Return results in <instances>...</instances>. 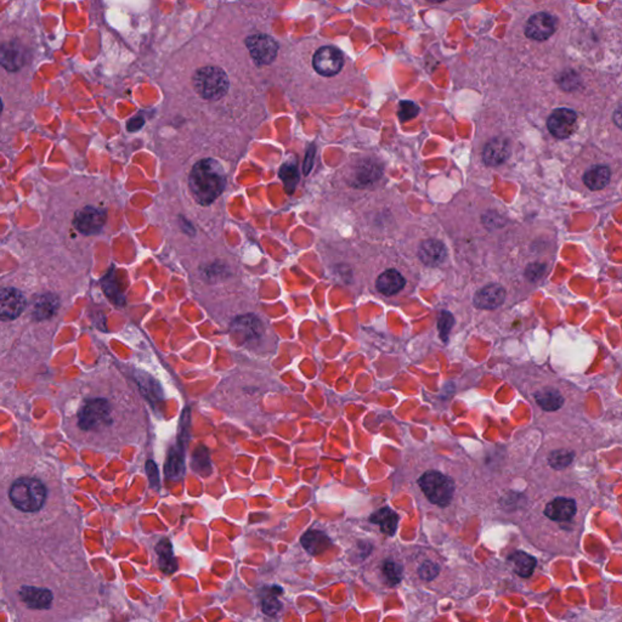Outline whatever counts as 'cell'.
<instances>
[{"label":"cell","instance_id":"cell-1","mask_svg":"<svg viewBox=\"0 0 622 622\" xmlns=\"http://www.w3.org/2000/svg\"><path fill=\"white\" fill-rule=\"evenodd\" d=\"M189 187L191 195L201 205L213 203L227 187L224 167L215 160L205 158L192 167Z\"/></svg>","mask_w":622,"mask_h":622},{"label":"cell","instance_id":"cell-2","mask_svg":"<svg viewBox=\"0 0 622 622\" xmlns=\"http://www.w3.org/2000/svg\"><path fill=\"white\" fill-rule=\"evenodd\" d=\"M48 496L47 488L40 479H18L10 486L9 498L15 508L25 513H35L42 509Z\"/></svg>","mask_w":622,"mask_h":622},{"label":"cell","instance_id":"cell-3","mask_svg":"<svg viewBox=\"0 0 622 622\" xmlns=\"http://www.w3.org/2000/svg\"><path fill=\"white\" fill-rule=\"evenodd\" d=\"M197 94L205 100H219L229 90L227 73L215 66H207L197 70L192 79Z\"/></svg>","mask_w":622,"mask_h":622},{"label":"cell","instance_id":"cell-4","mask_svg":"<svg viewBox=\"0 0 622 622\" xmlns=\"http://www.w3.org/2000/svg\"><path fill=\"white\" fill-rule=\"evenodd\" d=\"M418 485L431 503L439 507H448L453 498L455 484L453 479L438 470H428L418 479Z\"/></svg>","mask_w":622,"mask_h":622},{"label":"cell","instance_id":"cell-5","mask_svg":"<svg viewBox=\"0 0 622 622\" xmlns=\"http://www.w3.org/2000/svg\"><path fill=\"white\" fill-rule=\"evenodd\" d=\"M112 423L111 406L104 397L85 401L78 411V426L84 431H97Z\"/></svg>","mask_w":622,"mask_h":622},{"label":"cell","instance_id":"cell-6","mask_svg":"<svg viewBox=\"0 0 622 622\" xmlns=\"http://www.w3.org/2000/svg\"><path fill=\"white\" fill-rule=\"evenodd\" d=\"M249 54L258 65H269L274 61L279 52V45L270 35H251L246 40Z\"/></svg>","mask_w":622,"mask_h":622},{"label":"cell","instance_id":"cell-7","mask_svg":"<svg viewBox=\"0 0 622 622\" xmlns=\"http://www.w3.org/2000/svg\"><path fill=\"white\" fill-rule=\"evenodd\" d=\"M107 220L106 210L95 207H85L74 217V227L83 235H95L102 230Z\"/></svg>","mask_w":622,"mask_h":622},{"label":"cell","instance_id":"cell-8","mask_svg":"<svg viewBox=\"0 0 622 622\" xmlns=\"http://www.w3.org/2000/svg\"><path fill=\"white\" fill-rule=\"evenodd\" d=\"M313 65L318 74L332 77L338 73L343 67V54L333 47H322L315 52Z\"/></svg>","mask_w":622,"mask_h":622},{"label":"cell","instance_id":"cell-9","mask_svg":"<svg viewBox=\"0 0 622 622\" xmlns=\"http://www.w3.org/2000/svg\"><path fill=\"white\" fill-rule=\"evenodd\" d=\"M547 126L553 136L566 139L574 134L578 128V114L570 109H556L549 116Z\"/></svg>","mask_w":622,"mask_h":622},{"label":"cell","instance_id":"cell-10","mask_svg":"<svg viewBox=\"0 0 622 622\" xmlns=\"http://www.w3.org/2000/svg\"><path fill=\"white\" fill-rule=\"evenodd\" d=\"M557 28V18H554L551 13H537L527 20L525 35L530 40L542 42L549 40L551 35H554Z\"/></svg>","mask_w":622,"mask_h":622},{"label":"cell","instance_id":"cell-11","mask_svg":"<svg viewBox=\"0 0 622 622\" xmlns=\"http://www.w3.org/2000/svg\"><path fill=\"white\" fill-rule=\"evenodd\" d=\"M183 436H180L178 443L172 448L168 457H167L166 463H165V473L166 477L170 480H178L181 478L185 472V448H186L187 431H189V426L183 428Z\"/></svg>","mask_w":622,"mask_h":622},{"label":"cell","instance_id":"cell-12","mask_svg":"<svg viewBox=\"0 0 622 622\" xmlns=\"http://www.w3.org/2000/svg\"><path fill=\"white\" fill-rule=\"evenodd\" d=\"M26 308V298L13 288H3L0 296V315L4 321L18 318Z\"/></svg>","mask_w":622,"mask_h":622},{"label":"cell","instance_id":"cell-13","mask_svg":"<svg viewBox=\"0 0 622 622\" xmlns=\"http://www.w3.org/2000/svg\"><path fill=\"white\" fill-rule=\"evenodd\" d=\"M18 597L26 606L33 610H45L52 606L54 596L48 588L22 586Z\"/></svg>","mask_w":622,"mask_h":622},{"label":"cell","instance_id":"cell-14","mask_svg":"<svg viewBox=\"0 0 622 622\" xmlns=\"http://www.w3.org/2000/svg\"><path fill=\"white\" fill-rule=\"evenodd\" d=\"M506 301L505 288L500 285H489L475 293L474 303L478 309H497Z\"/></svg>","mask_w":622,"mask_h":622},{"label":"cell","instance_id":"cell-15","mask_svg":"<svg viewBox=\"0 0 622 622\" xmlns=\"http://www.w3.org/2000/svg\"><path fill=\"white\" fill-rule=\"evenodd\" d=\"M578 512L576 502L571 498L558 497L551 501L544 508V515L554 522H569Z\"/></svg>","mask_w":622,"mask_h":622},{"label":"cell","instance_id":"cell-16","mask_svg":"<svg viewBox=\"0 0 622 622\" xmlns=\"http://www.w3.org/2000/svg\"><path fill=\"white\" fill-rule=\"evenodd\" d=\"M418 257L426 265H439L446 258V249L444 244L438 239H426L419 246Z\"/></svg>","mask_w":622,"mask_h":622},{"label":"cell","instance_id":"cell-17","mask_svg":"<svg viewBox=\"0 0 622 622\" xmlns=\"http://www.w3.org/2000/svg\"><path fill=\"white\" fill-rule=\"evenodd\" d=\"M510 155V146L507 140L494 139L484 148L483 160L485 165L490 167H496L507 161Z\"/></svg>","mask_w":622,"mask_h":622},{"label":"cell","instance_id":"cell-18","mask_svg":"<svg viewBox=\"0 0 622 622\" xmlns=\"http://www.w3.org/2000/svg\"><path fill=\"white\" fill-rule=\"evenodd\" d=\"M301 546L311 556H318L332 546V541L326 532L320 530H309L301 536Z\"/></svg>","mask_w":622,"mask_h":622},{"label":"cell","instance_id":"cell-19","mask_svg":"<svg viewBox=\"0 0 622 622\" xmlns=\"http://www.w3.org/2000/svg\"><path fill=\"white\" fill-rule=\"evenodd\" d=\"M399 515L389 507H383V508L376 510L374 513L371 514L370 522L374 525H377L383 532L384 535L394 536L397 530L399 525Z\"/></svg>","mask_w":622,"mask_h":622},{"label":"cell","instance_id":"cell-20","mask_svg":"<svg viewBox=\"0 0 622 622\" xmlns=\"http://www.w3.org/2000/svg\"><path fill=\"white\" fill-rule=\"evenodd\" d=\"M405 285L406 281L404 276L399 271L393 269L384 271L376 281L377 289L384 296H394L405 287Z\"/></svg>","mask_w":622,"mask_h":622},{"label":"cell","instance_id":"cell-21","mask_svg":"<svg viewBox=\"0 0 622 622\" xmlns=\"http://www.w3.org/2000/svg\"><path fill=\"white\" fill-rule=\"evenodd\" d=\"M155 551L157 553L158 566H160V569H161L163 574L170 575L177 571L178 564H177L174 551H173V546H172V542H170L169 539H162L156 544Z\"/></svg>","mask_w":622,"mask_h":622},{"label":"cell","instance_id":"cell-22","mask_svg":"<svg viewBox=\"0 0 622 622\" xmlns=\"http://www.w3.org/2000/svg\"><path fill=\"white\" fill-rule=\"evenodd\" d=\"M611 172L606 166H594L583 175V183L585 185L592 190V191H598L603 190L610 181Z\"/></svg>","mask_w":622,"mask_h":622},{"label":"cell","instance_id":"cell-23","mask_svg":"<svg viewBox=\"0 0 622 622\" xmlns=\"http://www.w3.org/2000/svg\"><path fill=\"white\" fill-rule=\"evenodd\" d=\"M509 561L513 566V570L515 574L519 575L520 578H529L532 575L536 568L535 558L527 554V553L517 551L514 552L510 557Z\"/></svg>","mask_w":622,"mask_h":622},{"label":"cell","instance_id":"cell-24","mask_svg":"<svg viewBox=\"0 0 622 622\" xmlns=\"http://www.w3.org/2000/svg\"><path fill=\"white\" fill-rule=\"evenodd\" d=\"M535 400L539 407H542L544 411H557L564 404L563 395L552 388H546L536 392Z\"/></svg>","mask_w":622,"mask_h":622},{"label":"cell","instance_id":"cell-25","mask_svg":"<svg viewBox=\"0 0 622 622\" xmlns=\"http://www.w3.org/2000/svg\"><path fill=\"white\" fill-rule=\"evenodd\" d=\"M59 308V299L52 294L42 296L37 299L33 305V316L37 320H45L52 318Z\"/></svg>","mask_w":622,"mask_h":622},{"label":"cell","instance_id":"cell-26","mask_svg":"<svg viewBox=\"0 0 622 622\" xmlns=\"http://www.w3.org/2000/svg\"><path fill=\"white\" fill-rule=\"evenodd\" d=\"M191 467L197 474L202 475V477H208L212 474L213 468H212V463H210L208 450L205 446H198L193 451L191 457Z\"/></svg>","mask_w":622,"mask_h":622},{"label":"cell","instance_id":"cell-27","mask_svg":"<svg viewBox=\"0 0 622 622\" xmlns=\"http://www.w3.org/2000/svg\"><path fill=\"white\" fill-rule=\"evenodd\" d=\"M280 178L282 180L285 189L288 193L294 191V189L299 181V172H298L296 163H289V162L285 163L280 169Z\"/></svg>","mask_w":622,"mask_h":622},{"label":"cell","instance_id":"cell-28","mask_svg":"<svg viewBox=\"0 0 622 622\" xmlns=\"http://www.w3.org/2000/svg\"><path fill=\"white\" fill-rule=\"evenodd\" d=\"M574 453L571 450H554L549 453V466L554 470H564L568 466H570L571 462L574 461Z\"/></svg>","mask_w":622,"mask_h":622},{"label":"cell","instance_id":"cell-29","mask_svg":"<svg viewBox=\"0 0 622 622\" xmlns=\"http://www.w3.org/2000/svg\"><path fill=\"white\" fill-rule=\"evenodd\" d=\"M382 573L384 578L387 580L388 583L390 585H397L401 582L402 576H404V569L400 564H397L394 561H385L382 566Z\"/></svg>","mask_w":622,"mask_h":622},{"label":"cell","instance_id":"cell-30","mask_svg":"<svg viewBox=\"0 0 622 622\" xmlns=\"http://www.w3.org/2000/svg\"><path fill=\"white\" fill-rule=\"evenodd\" d=\"M455 318L453 313L448 311H443L440 313L439 320H438V330H439L440 338L446 342L448 338L450 332L453 330Z\"/></svg>","mask_w":622,"mask_h":622},{"label":"cell","instance_id":"cell-31","mask_svg":"<svg viewBox=\"0 0 622 622\" xmlns=\"http://www.w3.org/2000/svg\"><path fill=\"white\" fill-rule=\"evenodd\" d=\"M418 114H419V107L417 104H414V101H401L399 104V114H397L401 122H409L414 117H417Z\"/></svg>","mask_w":622,"mask_h":622},{"label":"cell","instance_id":"cell-32","mask_svg":"<svg viewBox=\"0 0 622 622\" xmlns=\"http://www.w3.org/2000/svg\"><path fill=\"white\" fill-rule=\"evenodd\" d=\"M102 286H104V293H106V296L109 297L111 301L116 303V304H123V303H124V298H123L121 292L118 289V286L116 287V282H114V280L111 279L109 275L104 277Z\"/></svg>","mask_w":622,"mask_h":622},{"label":"cell","instance_id":"cell-33","mask_svg":"<svg viewBox=\"0 0 622 622\" xmlns=\"http://www.w3.org/2000/svg\"><path fill=\"white\" fill-rule=\"evenodd\" d=\"M439 573L440 566L431 561H423L422 564L418 568V575L424 581H431V580L436 579Z\"/></svg>","mask_w":622,"mask_h":622},{"label":"cell","instance_id":"cell-34","mask_svg":"<svg viewBox=\"0 0 622 622\" xmlns=\"http://www.w3.org/2000/svg\"><path fill=\"white\" fill-rule=\"evenodd\" d=\"M357 181L362 184H367V181H373V179H377L376 173H379V169L373 165L364 163L359 169H357Z\"/></svg>","mask_w":622,"mask_h":622},{"label":"cell","instance_id":"cell-35","mask_svg":"<svg viewBox=\"0 0 622 622\" xmlns=\"http://www.w3.org/2000/svg\"><path fill=\"white\" fill-rule=\"evenodd\" d=\"M281 609H282V603L276 597H268L261 602V610L268 616H276Z\"/></svg>","mask_w":622,"mask_h":622},{"label":"cell","instance_id":"cell-36","mask_svg":"<svg viewBox=\"0 0 622 622\" xmlns=\"http://www.w3.org/2000/svg\"><path fill=\"white\" fill-rule=\"evenodd\" d=\"M145 470L148 477V483L151 485V488L157 489L160 486V474H158V468L155 462L148 460L145 465Z\"/></svg>","mask_w":622,"mask_h":622},{"label":"cell","instance_id":"cell-37","mask_svg":"<svg viewBox=\"0 0 622 622\" xmlns=\"http://www.w3.org/2000/svg\"><path fill=\"white\" fill-rule=\"evenodd\" d=\"M315 153H316V150H315V146L313 145H310V148H308V151H306V155H305V161H304V174H309L311 169H313V160H315Z\"/></svg>","mask_w":622,"mask_h":622},{"label":"cell","instance_id":"cell-38","mask_svg":"<svg viewBox=\"0 0 622 622\" xmlns=\"http://www.w3.org/2000/svg\"><path fill=\"white\" fill-rule=\"evenodd\" d=\"M143 126H144V119L141 117H135L129 121L126 128H128L129 131H139L140 128Z\"/></svg>","mask_w":622,"mask_h":622},{"label":"cell","instance_id":"cell-39","mask_svg":"<svg viewBox=\"0 0 622 622\" xmlns=\"http://www.w3.org/2000/svg\"><path fill=\"white\" fill-rule=\"evenodd\" d=\"M613 119L614 123H615L620 129H622V104L618 109H616L615 112H614Z\"/></svg>","mask_w":622,"mask_h":622},{"label":"cell","instance_id":"cell-40","mask_svg":"<svg viewBox=\"0 0 622 622\" xmlns=\"http://www.w3.org/2000/svg\"><path fill=\"white\" fill-rule=\"evenodd\" d=\"M429 1H431V3H436V4H438V3H443V1H446V0H429Z\"/></svg>","mask_w":622,"mask_h":622}]
</instances>
